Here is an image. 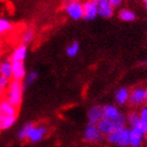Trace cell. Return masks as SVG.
<instances>
[{
    "label": "cell",
    "mask_w": 147,
    "mask_h": 147,
    "mask_svg": "<svg viewBox=\"0 0 147 147\" xmlns=\"http://www.w3.org/2000/svg\"><path fill=\"white\" fill-rule=\"evenodd\" d=\"M23 90H24V84L21 81L12 80L9 83V88L5 92V100L9 102L13 106L18 107L22 102Z\"/></svg>",
    "instance_id": "cell-1"
},
{
    "label": "cell",
    "mask_w": 147,
    "mask_h": 147,
    "mask_svg": "<svg viewBox=\"0 0 147 147\" xmlns=\"http://www.w3.org/2000/svg\"><path fill=\"white\" fill-rule=\"evenodd\" d=\"M64 11L68 17L74 20H80L83 18V3L80 1H67L64 3Z\"/></svg>",
    "instance_id": "cell-2"
},
{
    "label": "cell",
    "mask_w": 147,
    "mask_h": 147,
    "mask_svg": "<svg viewBox=\"0 0 147 147\" xmlns=\"http://www.w3.org/2000/svg\"><path fill=\"white\" fill-rule=\"evenodd\" d=\"M102 134L99 131L97 125L88 124L83 132V140L88 143H97L102 140Z\"/></svg>",
    "instance_id": "cell-3"
},
{
    "label": "cell",
    "mask_w": 147,
    "mask_h": 147,
    "mask_svg": "<svg viewBox=\"0 0 147 147\" xmlns=\"http://www.w3.org/2000/svg\"><path fill=\"white\" fill-rule=\"evenodd\" d=\"M47 134V127L45 125H35L31 128L28 136V140L32 143H37L44 139Z\"/></svg>",
    "instance_id": "cell-4"
},
{
    "label": "cell",
    "mask_w": 147,
    "mask_h": 147,
    "mask_svg": "<svg viewBox=\"0 0 147 147\" xmlns=\"http://www.w3.org/2000/svg\"><path fill=\"white\" fill-rule=\"evenodd\" d=\"M98 1H86L83 3V19L87 21L98 17Z\"/></svg>",
    "instance_id": "cell-5"
},
{
    "label": "cell",
    "mask_w": 147,
    "mask_h": 147,
    "mask_svg": "<svg viewBox=\"0 0 147 147\" xmlns=\"http://www.w3.org/2000/svg\"><path fill=\"white\" fill-rule=\"evenodd\" d=\"M103 118H104L103 106L94 105V106H92V107L89 108L88 113H87V119H88L89 124L97 125Z\"/></svg>",
    "instance_id": "cell-6"
},
{
    "label": "cell",
    "mask_w": 147,
    "mask_h": 147,
    "mask_svg": "<svg viewBox=\"0 0 147 147\" xmlns=\"http://www.w3.org/2000/svg\"><path fill=\"white\" fill-rule=\"evenodd\" d=\"M146 101V89L137 87L129 94V103L134 106H139Z\"/></svg>",
    "instance_id": "cell-7"
},
{
    "label": "cell",
    "mask_w": 147,
    "mask_h": 147,
    "mask_svg": "<svg viewBox=\"0 0 147 147\" xmlns=\"http://www.w3.org/2000/svg\"><path fill=\"white\" fill-rule=\"evenodd\" d=\"M13 74L12 80L16 81H21L25 79L26 77V69H25L24 62H12Z\"/></svg>",
    "instance_id": "cell-8"
},
{
    "label": "cell",
    "mask_w": 147,
    "mask_h": 147,
    "mask_svg": "<svg viewBox=\"0 0 147 147\" xmlns=\"http://www.w3.org/2000/svg\"><path fill=\"white\" fill-rule=\"evenodd\" d=\"M26 56H28V46L20 44L14 49L9 60L12 62H24Z\"/></svg>",
    "instance_id": "cell-9"
},
{
    "label": "cell",
    "mask_w": 147,
    "mask_h": 147,
    "mask_svg": "<svg viewBox=\"0 0 147 147\" xmlns=\"http://www.w3.org/2000/svg\"><path fill=\"white\" fill-rule=\"evenodd\" d=\"M97 127H98L99 131L102 134V136H106V137L116 130V125L113 124V121L104 119V118L97 124Z\"/></svg>",
    "instance_id": "cell-10"
},
{
    "label": "cell",
    "mask_w": 147,
    "mask_h": 147,
    "mask_svg": "<svg viewBox=\"0 0 147 147\" xmlns=\"http://www.w3.org/2000/svg\"><path fill=\"white\" fill-rule=\"evenodd\" d=\"M99 15L103 18H109L113 14V7L110 5L108 0H99L98 1Z\"/></svg>",
    "instance_id": "cell-11"
},
{
    "label": "cell",
    "mask_w": 147,
    "mask_h": 147,
    "mask_svg": "<svg viewBox=\"0 0 147 147\" xmlns=\"http://www.w3.org/2000/svg\"><path fill=\"white\" fill-rule=\"evenodd\" d=\"M144 134L139 128H130V147H141Z\"/></svg>",
    "instance_id": "cell-12"
},
{
    "label": "cell",
    "mask_w": 147,
    "mask_h": 147,
    "mask_svg": "<svg viewBox=\"0 0 147 147\" xmlns=\"http://www.w3.org/2000/svg\"><path fill=\"white\" fill-rule=\"evenodd\" d=\"M0 110L2 115L9 117H17V107L13 106L9 102H7L5 99H3L0 102Z\"/></svg>",
    "instance_id": "cell-13"
},
{
    "label": "cell",
    "mask_w": 147,
    "mask_h": 147,
    "mask_svg": "<svg viewBox=\"0 0 147 147\" xmlns=\"http://www.w3.org/2000/svg\"><path fill=\"white\" fill-rule=\"evenodd\" d=\"M117 145L120 147H128L130 146V129L123 128L120 130L119 140Z\"/></svg>",
    "instance_id": "cell-14"
},
{
    "label": "cell",
    "mask_w": 147,
    "mask_h": 147,
    "mask_svg": "<svg viewBox=\"0 0 147 147\" xmlns=\"http://www.w3.org/2000/svg\"><path fill=\"white\" fill-rule=\"evenodd\" d=\"M129 90L126 87H121L118 89L115 96V100H116L117 104L119 105H124L126 102L129 101Z\"/></svg>",
    "instance_id": "cell-15"
},
{
    "label": "cell",
    "mask_w": 147,
    "mask_h": 147,
    "mask_svg": "<svg viewBox=\"0 0 147 147\" xmlns=\"http://www.w3.org/2000/svg\"><path fill=\"white\" fill-rule=\"evenodd\" d=\"M13 74V67H12V61L11 60H4L0 63V76L6 77L11 79Z\"/></svg>",
    "instance_id": "cell-16"
},
{
    "label": "cell",
    "mask_w": 147,
    "mask_h": 147,
    "mask_svg": "<svg viewBox=\"0 0 147 147\" xmlns=\"http://www.w3.org/2000/svg\"><path fill=\"white\" fill-rule=\"evenodd\" d=\"M103 110H104V119L111 120V121L116 119L121 113L115 105H105L103 106Z\"/></svg>",
    "instance_id": "cell-17"
},
{
    "label": "cell",
    "mask_w": 147,
    "mask_h": 147,
    "mask_svg": "<svg viewBox=\"0 0 147 147\" xmlns=\"http://www.w3.org/2000/svg\"><path fill=\"white\" fill-rule=\"evenodd\" d=\"M17 117H9V116H2L0 117V130H6L11 128L15 124Z\"/></svg>",
    "instance_id": "cell-18"
},
{
    "label": "cell",
    "mask_w": 147,
    "mask_h": 147,
    "mask_svg": "<svg viewBox=\"0 0 147 147\" xmlns=\"http://www.w3.org/2000/svg\"><path fill=\"white\" fill-rule=\"evenodd\" d=\"M140 113L137 111H131L128 113V116L126 118V122L129 123V125L131 128H137L140 125Z\"/></svg>",
    "instance_id": "cell-19"
},
{
    "label": "cell",
    "mask_w": 147,
    "mask_h": 147,
    "mask_svg": "<svg viewBox=\"0 0 147 147\" xmlns=\"http://www.w3.org/2000/svg\"><path fill=\"white\" fill-rule=\"evenodd\" d=\"M35 37V31L33 28H26L24 32H23V34L21 36V44L23 45H26L28 43H31L33 41Z\"/></svg>",
    "instance_id": "cell-20"
},
{
    "label": "cell",
    "mask_w": 147,
    "mask_h": 147,
    "mask_svg": "<svg viewBox=\"0 0 147 147\" xmlns=\"http://www.w3.org/2000/svg\"><path fill=\"white\" fill-rule=\"evenodd\" d=\"M119 18L123 21H134L136 19V14L130 9H122L119 12Z\"/></svg>",
    "instance_id": "cell-21"
},
{
    "label": "cell",
    "mask_w": 147,
    "mask_h": 147,
    "mask_svg": "<svg viewBox=\"0 0 147 147\" xmlns=\"http://www.w3.org/2000/svg\"><path fill=\"white\" fill-rule=\"evenodd\" d=\"M34 126L33 123H26L24 125L22 126L21 128L19 129L18 131V139L19 140H28V132L31 130V128Z\"/></svg>",
    "instance_id": "cell-22"
},
{
    "label": "cell",
    "mask_w": 147,
    "mask_h": 147,
    "mask_svg": "<svg viewBox=\"0 0 147 147\" xmlns=\"http://www.w3.org/2000/svg\"><path fill=\"white\" fill-rule=\"evenodd\" d=\"M13 30V23L5 18H0V35L6 34Z\"/></svg>",
    "instance_id": "cell-23"
},
{
    "label": "cell",
    "mask_w": 147,
    "mask_h": 147,
    "mask_svg": "<svg viewBox=\"0 0 147 147\" xmlns=\"http://www.w3.org/2000/svg\"><path fill=\"white\" fill-rule=\"evenodd\" d=\"M79 49H80L79 43L77 42V41H74V42H71V44L66 47L65 52H66V55H67L68 57H71V58H73V57H76V56L78 55Z\"/></svg>",
    "instance_id": "cell-24"
},
{
    "label": "cell",
    "mask_w": 147,
    "mask_h": 147,
    "mask_svg": "<svg viewBox=\"0 0 147 147\" xmlns=\"http://www.w3.org/2000/svg\"><path fill=\"white\" fill-rule=\"evenodd\" d=\"M37 78H38V73H37L36 71H31V73L28 74V75H26V77H25L24 86L32 85V84H33V83H34L35 81L37 80Z\"/></svg>",
    "instance_id": "cell-25"
},
{
    "label": "cell",
    "mask_w": 147,
    "mask_h": 147,
    "mask_svg": "<svg viewBox=\"0 0 147 147\" xmlns=\"http://www.w3.org/2000/svg\"><path fill=\"white\" fill-rule=\"evenodd\" d=\"M120 130H121V129H116L115 131L111 132L110 135H108L107 137H106V139H107V141L109 142V143H111V144H117V143H118Z\"/></svg>",
    "instance_id": "cell-26"
},
{
    "label": "cell",
    "mask_w": 147,
    "mask_h": 147,
    "mask_svg": "<svg viewBox=\"0 0 147 147\" xmlns=\"http://www.w3.org/2000/svg\"><path fill=\"white\" fill-rule=\"evenodd\" d=\"M11 81H12V80L9 79V78H6V77L0 76V90L6 92V89L9 88Z\"/></svg>",
    "instance_id": "cell-27"
},
{
    "label": "cell",
    "mask_w": 147,
    "mask_h": 147,
    "mask_svg": "<svg viewBox=\"0 0 147 147\" xmlns=\"http://www.w3.org/2000/svg\"><path fill=\"white\" fill-rule=\"evenodd\" d=\"M110 3V5L113 6V7H117V6H119L121 4V1L120 0H108Z\"/></svg>",
    "instance_id": "cell-28"
},
{
    "label": "cell",
    "mask_w": 147,
    "mask_h": 147,
    "mask_svg": "<svg viewBox=\"0 0 147 147\" xmlns=\"http://www.w3.org/2000/svg\"><path fill=\"white\" fill-rule=\"evenodd\" d=\"M2 96H3V92H2V90H0V102H1L3 100V99H2Z\"/></svg>",
    "instance_id": "cell-29"
},
{
    "label": "cell",
    "mask_w": 147,
    "mask_h": 147,
    "mask_svg": "<svg viewBox=\"0 0 147 147\" xmlns=\"http://www.w3.org/2000/svg\"><path fill=\"white\" fill-rule=\"evenodd\" d=\"M144 3H145V9H147V0H145V1H144Z\"/></svg>",
    "instance_id": "cell-30"
},
{
    "label": "cell",
    "mask_w": 147,
    "mask_h": 147,
    "mask_svg": "<svg viewBox=\"0 0 147 147\" xmlns=\"http://www.w3.org/2000/svg\"><path fill=\"white\" fill-rule=\"evenodd\" d=\"M143 64H146L147 65V60H145V61L143 62Z\"/></svg>",
    "instance_id": "cell-31"
},
{
    "label": "cell",
    "mask_w": 147,
    "mask_h": 147,
    "mask_svg": "<svg viewBox=\"0 0 147 147\" xmlns=\"http://www.w3.org/2000/svg\"><path fill=\"white\" fill-rule=\"evenodd\" d=\"M2 116V113H1V110H0V117Z\"/></svg>",
    "instance_id": "cell-32"
},
{
    "label": "cell",
    "mask_w": 147,
    "mask_h": 147,
    "mask_svg": "<svg viewBox=\"0 0 147 147\" xmlns=\"http://www.w3.org/2000/svg\"><path fill=\"white\" fill-rule=\"evenodd\" d=\"M146 101H147V89H146Z\"/></svg>",
    "instance_id": "cell-33"
},
{
    "label": "cell",
    "mask_w": 147,
    "mask_h": 147,
    "mask_svg": "<svg viewBox=\"0 0 147 147\" xmlns=\"http://www.w3.org/2000/svg\"><path fill=\"white\" fill-rule=\"evenodd\" d=\"M146 108H147V101H146Z\"/></svg>",
    "instance_id": "cell-34"
},
{
    "label": "cell",
    "mask_w": 147,
    "mask_h": 147,
    "mask_svg": "<svg viewBox=\"0 0 147 147\" xmlns=\"http://www.w3.org/2000/svg\"><path fill=\"white\" fill-rule=\"evenodd\" d=\"M146 136H147V131H146Z\"/></svg>",
    "instance_id": "cell-35"
}]
</instances>
